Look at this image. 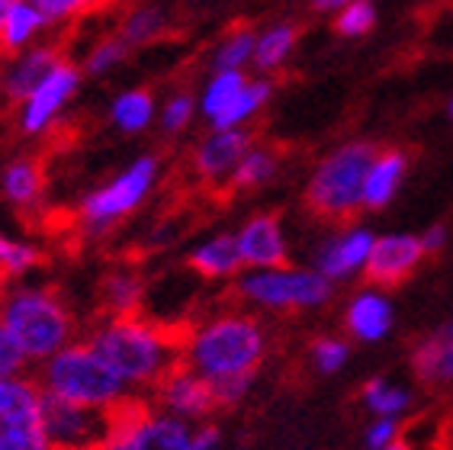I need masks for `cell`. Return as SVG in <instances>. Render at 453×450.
Instances as JSON below:
<instances>
[{
	"label": "cell",
	"mask_w": 453,
	"mask_h": 450,
	"mask_svg": "<svg viewBox=\"0 0 453 450\" xmlns=\"http://www.w3.org/2000/svg\"><path fill=\"white\" fill-rule=\"evenodd\" d=\"M232 235H235L244 270H264V268L289 264L287 229H283V219L273 216V213H254Z\"/></svg>",
	"instance_id": "ac0fdd59"
},
{
	"label": "cell",
	"mask_w": 453,
	"mask_h": 450,
	"mask_svg": "<svg viewBox=\"0 0 453 450\" xmlns=\"http://www.w3.org/2000/svg\"><path fill=\"white\" fill-rule=\"evenodd\" d=\"M273 97V81L257 74V78H248V84L238 90V97L228 104V110L222 116L210 122V129H244L251 120H257L264 112V106L271 104Z\"/></svg>",
	"instance_id": "f1b7e54d"
},
{
	"label": "cell",
	"mask_w": 453,
	"mask_h": 450,
	"mask_svg": "<svg viewBox=\"0 0 453 450\" xmlns=\"http://www.w3.org/2000/svg\"><path fill=\"white\" fill-rule=\"evenodd\" d=\"M61 58H65V49L55 39L35 43L17 55H4L0 58V104L7 110L19 106Z\"/></svg>",
	"instance_id": "9a60e30c"
},
{
	"label": "cell",
	"mask_w": 453,
	"mask_h": 450,
	"mask_svg": "<svg viewBox=\"0 0 453 450\" xmlns=\"http://www.w3.org/2000/svg\"><path fill=\"white\" fill-rule=\"evenodd\" d=\"M196 428L200 424L157 408L149 396H135L113 412V438L106 450H187Z\"/></svg>",
	"instance_id": "ba28073f"
},
{
	"label": "cell",
	"mask_w": 453,
	"mask_h": 450,
	"mask_svg": "<svg viewBox=\"0 0 453 450\" xmlns=\"http://www.w3.org/2000/svg\"><path fill=\"white\" fill-rule=\"evenodd\" d=\"M219 444H222V434H219L216 424L206 422L193 431V441L187 444V450H219Z\"/></svg>",
	"instance_id": "b9f144b4"
},
{
	"label": "cell",
	"mask_w": 453,
	"mask_h": 450,
	"mask_svg": "<svg viewBox=\"0 0 453 450\" xmlns=\"http://www.w3.org/2000/svg\"><path fill=\"white\" fill-rule=\"evenodd\" d=\"M151 402L157 408H165L171 415L183 418L190 424H206L219 412L216 390L210 380H203L200 373L190 370L187 364H177L174 370L167 373L165 380L151 390Z\"/></svg>",
	"instance_id": "5bb4252c"
},
{
	"label": "cell",
	"mask_w": 453,
	"mask_h": 450,
	"mask_svg": "<svg viewBox=\"0 0 453 450\" xmlns=\"http://www.w3.org/2000/svg\"><path fill=\"white\" fill-rule=\"evenodd\" d=\"M244 84H248L244 71H212L210 78H206V84L200 87V94H196L203 120L212 122L216 116H222Z\"/></svg>",
	"instance_id": "d6a6232c"
},
{
	"label": "cell",
	"mask_w": 453,
	"mask_h": 450,
	"mask_svg": "<svg viewBox=\"0 0 453 450\" xmlns=\"http://www.w3.org/2000/svg\"><path fill=\"white\" fill-rule=\"evenodd\" d=\"M447 238H450V235H447V225H431V229H425V232H421V244H425L427 258L437 252H444Z\"/></svg>",
	"instance_id": "7bdbcfd3"
},
{
	"label": "cell",
	"mask_w": 453,
	"mask_h": 450,
	"mask_svg": "<svg viewBox=\"0 0 453 450\" xmlns=\"http://www.w3.org/2000/svg\"><path fill=\"white\" fill-rule=\"evenodd\" d=\"M350 0H309V7L315 10V13H338L341 7H348Z\"/></svg>",
	"instance_id": "ee69618b"
},
{
	"label": "cell",
	"mask_w": 453,
	"mask_h": 450,
	"mask_svg": "<svg viewBox=\"0 0 453 450\" xmlns=\"http://www.w3.org/2000/svg\"><path fill=\"white\" fill-rule=\"evenodd\" d=\"M0 450H55L45 431L42 390L33 373L0 376Z\"/></svg>",
	"instance_id": "30bf717a"
},
{
	"label": "cell",
	"mask_w": 453,
	"mask_h": 450,
	"mask_svg": "<svg viewBox=\"0 0 453 450\" xmlns=\"http://www.w3.org/2000/svg\"><path fill=\"white\" fill-rule=\"evenodd\" d=\"M409 165L411 161L402 148H376L373 161H370V167L364 174V199H360V209L364 213H383L395 199V193L402 190Z\"/></svg>",
	"instance_id": "ffe728a7"
},
{
	"label": "cell",
	"mask_w": 453,
	"mask_h": 450,
	"mask_svg": "<svg viewBox=\"0 0 453 450\" xmlns=\"http://www.w3.org/2000/svg\"><path fill=\"white\" fill-rule=\"evenodd\" d=\"M0 116H4V104H0Z\"/></svg>",
	"instance_id": "681fc988"
},
{
	"label": "cell",
	"mask_w": 453,
	"mask_h": 450,
	"mask_svg": "<svg viewBox=\"0 0 453 450\" xmlns=\"http://www.w3.org/2000/svg\"><path fill=\"white\" fill-rule=\"evenodd\" d=\"M157 120V100L149 87H129L119 90L110 104V122L122 136H142L149 132Z\"/></svg>",
	"instance_id": "d4e9b609"
},
{
	"label": "cell",
	"mask_w": 453,
	"mask_h": 450,
	"mask_svg": "<svg viewBox=\"0 0 453 450\" xmlns=\"http://www.w3.org/2000/svg\"><path fill=\"white\" fill-rule=\"evenodd\" d=\"M29 4L42 13L49 29H65L84 19L88 13H94V10H100L106 0H29Z\"/></svg>",
	"instance_id": "8d00e7d4"
},
{
	"label": "cell",
	"mask_w": 453,
	"mask_h": 450,
	"mask_svg": "<svg viewBox=\"0 0 453 450\" xmlns=\"http://www.w3.org/2000/svg\"><path fill=\"white\" fill-rule=\"evenodd\" d=\"M411 373L425 386H453V319L441 322L434 331L415 341Z\"/></svg>",
	"instance_id": "44dd1931"
},
{
	"label": "cell",
	"mask_w": 453,
	"mask_h": 450,
	"mask_svg": "<svg viewBox=\"0 0 453 450\" xmlns=\"http://www.w3.org/2000/svg\"><path fill=\"white\" fill-rule=\"evenodd\" d=\"M373 142L350 139L325 151L305 181V209L322 222H350L360 213L364 174L376 155Z\"/></svg>",
	"instance_id": "5b68a950"
},
{
	"label": "cell",
	"mask_w": 453,
	"mask_h": 450,
	"mask_svg": "<svg viewBox=\"0 0 453 450\" xmlns=\"http://www.w3.org/2000/svg\"><path fill=\"white\" fill-rule=\"evenodd\" d=\"M271 354V331L251 309H216L180 331V364L203 380L257 376Z\"/></svg>",
	"instance_id": "6da1fadb"
},
{
	"label": "cell",
	"mask_w": 453,
	"mask_h": 450,
	"mask_svg": "<svg viewBox=\"0 0 453 450\" xmlns=\"http://www.w3.org/2000/svg\"><path fill=\"white\" fill-rule=\"evenodd\" d=\"M27 373H33L29 357L23 354V347L10 335L7 325L0 322V376H27Z\"/></svg>",
	"instance_id": "f35d334b"
},
{
	"label": "cell",
	"mask_w": 453,
	"mask_h": 450,
	"mask_svg": "<svg viewBox=\"0 0 453 450\" xmlns=\"http://www.w3.org/2000/svg\"><path fill=\"white\" fill-rule=\"evenodd\" d=\"M425 258H427V252H425V244H421V235H411V232L376 235L364 277L376 286L393 290V286L405 283V280L421 268Z\"/></svg>",
	"instance_id": "e0dca14e"
},
{
	"label": "cell",
	"mask_w": 453,
	"mask_h": 450,
	"mask_svg": "<svg viewBox=\"0 0 453 450\" xmlns=\"http://www.w3.org/2000/svg\"><path fill=\"white\" fill-rule=\"evenodd\" d=\"M96 354L113 367L132 396H151L157 383L180 364V331L145 315H100L84 335Z\"/></svg>",
	"instance_id": "7a4b0ae2"
},
{
	"label": "cell",
	"mask_w": 453,
	"mask_h": 450,
	"mask_svg": "<svg viewBox=\"0 0 453 450\" xmlns=\"http://www.w3.org/2000/svg\"><path fill=\"white\" fill-rule=\"evenodd\" d=\"M344 331L357 345H380L395 329V306L386 286L366 283L348 296L344 303Z\"/></svg>",
	"instance_id": "2e32d148"
},
{
	"label": "cell",
	"mask_w": 453,
	"mask_h": 450,
	"mask_svg": "<svg viewBox=\"0 0 453 450\" xmlns=\"http://www.w3.org/2000/svg\"><path fill=\"white\" fill-rule=\"evenodd\" d=\"M235 296L244 309L287 315V312H315L334 299V283L319 270L280 264L264 270H242L235 277Z\"/></svg>",
	"instance_id": "8992f818"
},
{
	"label": "cell",
	"mask_w": 453,
	"mask_h": 450,
	"mask_svg": "<svg viewBox=\"0 0 453 450\" xmlns=\"http://www.w3.org/2000/svg\"><path fill=\"white\" fill-rule=\"evenodd\" d=\"M299 45V27L289 23V19H280V23H271L267 29L257 33V43H254V71L271 78L280 68H287V61L293 58Z\"/></svg>",
	"instance_id": "cb8c5ba5"
},
{
	"label": "cell",
	"mask_w": 453,
	"mask_h": 450,
	"mask_svg": "<svg viewBox=\"0 0 453 450\" xmlns=\"http://www.w3.org/2000/svg\"><path fill=\"white\" fill-rule=\"evenodd\" d=\"M157 181H161V158L139 155L106 183H100V187H94V190L81 197L78 213H74L78 229L88 238L110 235L116 225L135 216L149 203L151 193L157 190Z\"/></svg>",
	"instance_id": "52a82bcc"
},
{
	"label": "cell",
	"mask_w": 453,
	"mask_h": 450,
	"mask_svg": "<svg viewBox=\"0 0 453 450\" xmlns=\"http://www.w3.org/2000/svg\"><path fill=\"white\" fill-rule=\"evenodd\" d=\"M33 376L39 383V390L49 396L100 408V412H119L129 399H135L129 386L113 373V367L106 364L84 338L71 341L45 364L35 367Z\"/></svg>",
	"instance_id": "277c9868"
},
{
	"label": "cell",
	"mask_w": 453,
	"mask_h": 450,
	"mask_svg": "<svg viewBox=\"0 0 453 450\" xmlns=\"http://www.w3.org/2000/svg\"><path fill=\"white\" fill-rule=\"evenodd\" d=\"M13 0H0V33H4V19H7V10Z\"/></svg>",
	"instance_id": "f6af8a7d"
},
{
	"label": "cell",
	"mask_w": 453,
	"mask_h": 450,
	"mask_svg": "<svg viewBox=\"0 0 453 450\" xmlns=\"http://www.w3.org/2000/svg\"><path fill=\"white\" fill-rule=\"evenodd\" d=\"M360 406L370 412V415H386V418H399L409 415L415 408V392L409 386H399L389 376H370V380L360 386Z\"/></svg>",
	"instance_id": "f546056e"
},
{
	"label": "cell",
	"mask_w": 453,
	"mask_h": 450,
	"mask_svg": "<svg viewBox=\"0 0 453 450\" xmlns=\"http://www.w3.org/2000/svg\"><path fill=\"white\" fill-rule=\"evenodd\" d=\"M0 199L19 219H33L45 203V167L33 151H17L0 165Z\"/></svg>",
	"instance_id": "d6986e66"
},
{
	"label": "cell",
	"mask_w": 453,
	"mask_h": 450,
	"mask_svg": "<svg viewBox=\"0 0 453 450\" xmlns=\"http://www.w3.org/2000/svg\"><path fill=\"white\" fill-rule=\"evenodd\" d=\"M145 299H149L145 277L129 264H116L96 280V306L104 315H139Z\"/></svg>",
	"instance_id": "603a6c76"
},
{
	"label": "cell",
	"mask_w": 453,
	"mask_h": 450,
	"mask_svg": "<svg viewBox=\"0 0 453 450\" xmlns=\"http://www.w3.org/2000/svg\"><path fill=\"white\" fill-rule=\"evenodd\" d=\"M45 431L55 450H104L113 438V412L78 406L42 392Z\"/></svg>",
	"instance_id": "8fae6325"
},
{
	"label": "cell",
	"mask_w": 453,
	"mask_h": 450,
	"mask_svg": "<svg viewBox=\"0 0 453 450\" xmlns=\"http://www.w3.org/2000/svg\"><path fill=\"white\" fill-rule=\"evenodd\" d=\"M45 29H49V23L29 0H13L7 10V19H4V33H0V58L42 43Z\"/></svg>",
	"instance_id": "4316f807"
},
{
	"label": "cell",
	"mask_w": 453,
	"mask_h": 450,
	"mask_svg": "<svg viewBox=\"0 0 453 450\" xmlns=\"http://www.w3.org/2000/svg\"><path fill=\"white\" fill-rule=\"evenodd\" d=\"M129 52H132L129 43H126L119 33L100 35L88 49L84 61H81V71H84L88 78H106V74H113L122 61L129 58Z\"/></svg>",
	"instance_id": "e575fe53"
},
{
	"label": "cell",
	"mask_w": 453,
	"mask_h": 450,
	"mask_svg": "<svg viewBox=\"0 0 453 450\" xmlns=\"http://www.w3.org/2000/svg\"><path fill=\"white\" fill-rule=\"evenodd\" d=\"M383 450H415V447H411L409 441H402V438H399V441H393L389 447H383Z\"/></svg>",
	"instance_id": "bcb514c9"
},
{
	"label": "cell",
	"mask_w": 453,
	"mask_h": 450,
	"mask_svg": "<svg viewBox=\"0 0 453 450\" xmlns=\"http://www.w3.org/2000/svg\"><path fill=\"white\" fill-rule=\"evenodd\" d=\"M309 364H312L315 373H322V376L341 373L350 364V338L319 335L312 345H309Z\"/></svg>",
	"instance_id": "d590c367"
},
{
	"label": "cell",
	"mask_w": 453,
	"mask_h": 450,
	"mask_svg": "<svg viewBox=\"0 0 453 450\" xmlns=\"http://www.w3.org/2000/svg\"><path fill=\"white\" fill-rule=\"evenodd\" d=\"M251 386H254V376H235V380L212 383L219 408H232V406H238V402H244L248 392H251Z\"/></svg>",
	"instance_id": "60d3db41"
},
{
	"label": "cell",
	"mask_w": 453,
	"mask_h": 450,
	"mask_svg": "<svg viewBox=\"0 0 453 450\" xmlns=\"http://www.w3.org/2000/svg\"><path fill=\"white\" fill-rule=\"evenodd\" d=\"M280 165L283 158L273 145H264V142H251V148L242 155L232 181H228V190L232 193H254L267 187L271 181H277Z\"/></svg>",
	"instance_id": "484cf974"
},
{
	"label": "cell",
	"mask_w": 453,
	"mask_h": 450,
	"mask_svg": "<svg viewBox=\"0 0 453 450\" xmlns=\"http://www.w3.org/2000/svg\"><path fill=\"white\" fill-rule=\"evenodd\" d=\"M447 116H450V122H453V97H450V104H447Z\"/></svg>",
	"instance_id": "7dc6e473"
},
{
	"label": "cell",
	"mask_w": 453,
	"mask_h": 450,
	"mask_svg": "<svg viewBox=\"0 0 453 450\" xmlns=\"http://www.w3.org/2000/svg\"><path fill=\"white\" fill-rule=\"evenodd\" d=\"M251 129H210L190 148V177L206 190H228V181L235 174L242 155L251 148Z\"/></svg>",
	"instance_id": "4fadbf2b"
},
{
	"label": "cell",
	"mask_w": 453,
	"mask_h": 450,
	"mask_svg": "<svg viewBox=\"0 0 453 450\" xmlns=\"http://www.w3.org/2000/svg\"><path fill=\"white\" fill-rule=\"evenodd\" d=\"M187 264L196 277L210 280V283H235V277L244 270L232 232H216L196 242L187 254Z\"/></svg>",
	"instance_id": "7402d4cb"
},
{
	"label": "cell",
	"mask_w": 453,
	"mask_h": 450,
	"mask_svg": "<svg viewBox=\"0 0 453 450\" xmlns=\"http://www.w3.org/2000/svg\"><path fill=\"white\" fill-rule=\"evenodd\" d=\"M376 235L360 222H338V229L325 232L312 248V268L334 286L364 277L366 260L373 252Z\"/></svg>",
	"instance_id": "7c38bea8"
},
{
	"label": "cell",
	"mask_w": 453,
	"mask_h": 450,
	"mask_svg": "<svg viewBox=\"0 0 453 450\" xmlns=\"http://www.w3.org/2000/svg\"><path fill=\"white\" fill-rule=\"evenodd\" d=\"M402 438V422L399 418H386V415H373L364 431V447L366 450H383L393 441Z\"/></svg>",
	"instance_id": "ab89813d"
},
{
	"label": "cell",
	"mask_w": 453,
	"mask_h": 450,
	"mask_svg": "<svg viewBox=\"0 0 453 450\" xmlns=\"http://www.w3.org/2000/svg\"><path fill=\"white\" fill-rule=\"evenodd\" d=\"M0 322L17 338L33 370L78 341V315L52 283L35 277L7 280L0 290Z\"/></svg>",
	"instance_id": "3957f363"
},
{
	"label": "cell",
	"mask_w": 453,
	"mask_h": 450,
	"mask_svg": "<svg viewBox=\"0 0 453 450\" xmlns=\"http://www.w3.org/2000/svg\"><path fill=\"white\" fill-rule=\"evenodd\" d=\"M45 252L42 244L33 242L29 235H10L0 229V270L7 280L33 277L42 268Z\"/></svg>",
	"instance_id": "4dcf8cb0"
},
{
	"label": "cell",
	"mask_w": 453,
	"mask_h": 450,
	"mask_svg": "<svg viewBox=\"0 0 453 450\" xmlns=\"http://www.w3.org/2000/svg\"><path fill=\"white\" fill-rule=\"evenodd\" d=\"M116 33L129 43V49H145L171 33V17L161 4H135L122 13Z\"/></svg>",
	"instance_id": "83f0119b"
},
{
	"label": "cell",
	"mask_w": 453,
	"mask_h": 450,
	"mask_svg": "<svg viewBox=\"0 0 453 450\" xmlns=\"http://www.w3.org/2000/svg\"><path fill=\"white\" fill-rule=\"evenodd\" d=\"M196 116H200V100H196L193 90L180 87V90H171V94L165 97V104L157 106L155 126L161 129L165 139H180L183 132L193 126Z\"/></svg>",
	"instance_id": "836d02e7"
},
{
	"label": "cell",
	"mask_w": 453,
	"mask_h": 450,
	"mask_svg": "<svg viewBox=\"0 0 453 450\" xmlns=\"http://www.w3.org/2000/svg\"><path fill=\"white\" fill-rule=\"evenodd\" d=\"M4 286H7V277H4V270H0V290H4Z\"/></svg>",
	"instance_id": "c3c4849f"
},
{
	"label": "cell",
	"mask_w": 453,
	"mask_h": 450,
	"mask_svg": "<svg viewBox=\"0 0 453 450\" xmlns=\"http://www.w3.org/2000/svg\"><path fill=\"white\" fill-rule=\"evenodd\" d=\"M104 450H106V447H104Z\"/></svg>",
	"instance_id": "f907efd6"
},
{
	"label": "cell",
	"mask_w": 453,
	"mask_h": 450,
	"mask_svg": "<svg viewBox=\"0 0 453 450\" xmlns=\"http://www.w3.org/2000/svg\"><path fill=\"white\" fill-rule=\"evenodd\" d=\"M376 27V7L373 0H350L348 7L334 13V33L341 39H364Z\"/></svg>",
	"instance_id": "74e56055"
},
{
	"label": "cell",
	"mask_w": 453,
	"mask_h": 450,
	"mask_svg": "<svg viewBox=\"0 0 453 450\" xmlns=\"http://www.w3.org/2000/svg\"><path fill=\"white\" fill-rule=\"evenodd\" d=\"M254 43H257V29L254 27H232L216 43L210 55L212 71H244L254 58Z\"/></svg>",
	"instance_id": "1f68e13d"
},
{
	"label": "cell",
	"mask_w": 453,
	"mask_h": 450,
	"mask_svg": "<svg viewBox=\"0 0 453 450\" xmlns=\"http://www.w3.org/2000/svg\"><path fill=\"white\" fill-rule=\"evenodd\" d=\"M81 81H84L81 65H74V61L65 55V58L39 81V87H35L33 94L19 106L10 110L13 112V132L27 142H39V139H45V136H52V129L61 122L68 104L78 97Z\"/></svg>",
	"instance_id": "9c48e42d"
}]
</instances>
